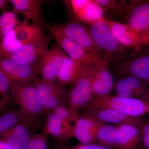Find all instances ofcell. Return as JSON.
I'll return each mask as SVG.
<instances>
[{
    "label": "cell",
    "instance_id": "cell-1",
    "mask_svg": "<svg viewBox=\"0 0 149 149\" xmlns=\"http://www.w3.org/2000/svg\"><path fill=\"white\" fill-rule=\"evenodd\" d=\"M95 42L104 52L103 60L108 64H118L125 61L129 50L123 47L113 36L104 18L90 25Z\"/></svg>",
    "mask_w": 149,
    "mask_h": 149
},
{
    "label": "cell",
    "instance_id": "cell-2",
    "mask_svg": "<svg viewBox=\"0 0 149 149\" xmlns=\"http://www.w3.org/2000/svg\"><path fill=\"white\" fill-rule=\"evenodd\" d=\"M91 108H104L114 109L130 117H143L149 114V104L142 99L123 97L109 94L93 96L85 109Z\"/></svg>",
    "mask_w": 149,
    "mask_h": 149
},
{
    "label": "cell",
    "instance_id": "cell-3",
    "mask_svg": "<svg viewBox=\"0 0 149 149\" xmlns=\"http://www.w3.org/2000/svg\"><path fill=\"white\" fill-rule=\"evenodd\" d=\"M10 96L14 102L23 114L34 118H40L45 111L38 97L33 83H15L10 80Z\"/></svg>",
    "mask_w": 149,
    "mask_h": 149
},
{
    "label": "cell",
    "instance_id": "cell-4",
    "mask_svg": "<svg viewBox=\"0 0 149 149\" xmlns=\"http://www.w3.org/2000/svg\"><path fill=\"white\" fill-rule=\"evenodd\" d=\"M33 83L46 113H49L59 107L68 106L70 91L57 81H47L37 77Z\"/></svg>",
    "mask_w": 149,
    "mask_h": 149
},
{
    "label": "cell",
    "instance_id": "cell-5",
    "mask_svg": "<svg viewBox=\"0 0 149 149\" xmlns=\"http://www.w3.org/2000/svg\"><path fill=\"white\" fill-rule=\"evenodd\" d=\"M44 27L50 30L56 43L68 56L83 67L86 68L98 64L108 65L102 59L91 53L65 36L53 25L46 22Z\"/></svg>",
    "mask_w": 149,
    "mask_h": 149
},
{
    "label": "cell",
    "instance_id": "cell-6",
    "mask_svg": "<svg viewBox=\"0 0 149 149\" xmlns=\"http://www.w3.org/2000/svg\"><path fill=\"white\" fill-rule=\"evenodd\" d=\"M46 120L45 132L56 140L64 142L74 137L75 118L67 106L58 107L49 113Z\"/></svg>",
    "mask_w": 149,
    "mask_h": 149
},
{
    "label": "cell",
    "instance_id": "cell-7",
    "mask_svg": "<svg viewBox=\"0 0 149 149\" xmlns=\"http://www.w3.org/2000/svg\"><path fill=\"white\" fill-rule=\"evenodd\" d=\"M70 91L68 108L72 116L76 118L79 111L85 109L93 97L91 73L88 68H85L82 74Z\"/></svg>",
    "mask_w": 149,
    "mask_h": 149
},
{
    "label": "cell",
    "instance_id": "cell-8",
    "mask_svg": "<svg viewBox=\"0 0 149 149\" xmlns=\"http://www.w3.org/2000/svg\"><path fill=\"white\" fill-rule=\"evenodd\" d=\"M53 25L65 36L103 59V51L95 42L90 27L82 22L75 21Z\"/></svg>",
    "mask_w": 149,
    "mask_h": 149
},
{
    "label": "cell",
    "instance_id": "cell-9",
    "mask_svg": "<svg viewBox=\"0 0 149 149\" xmlns=\"http://www.w3.org/2000/svg\"><path fill=\"white\" fill-rule=\"evenodd\" d=\"M106 21L113 36L128 50L138 52L149 45L148 36L137 32L125 23L107 19Z\"/></svg>",
    "mask_w": 149,
    "mask_h": 149
},
{
    "label": "cell",
    "instance_id": "cell-10",
    "mask_svg": "<svg viewBox=\"0 0 149 149\" xmlns=\"http://www.w3.org/2000/svg\"><path fill=\"white\" fill-rule=\"evenodd\" d=\"M66 56L58 44L54 43L36 64L37 74L41 75L43 80L57 81Z\"/></svg>",
    "mask_w": 149,
    "mask_h": 149
},
{
    "label": "cell",
    "instance_id": "cell-11",
    "mask_svg": "<svg viewBox=\"0 0 149 149\" xmlns=\"http://www.w3.org/2000/svg\"><path fill=\"white\" fill-rule=\"evenodd\" d=\"M51 38L45 35L39 40L25 45L16 52L11 54L9 58L19 64L32 65L37 64L49 50Z\"/></svg>",
    "mask_w": 149,
    "mask_h": 149
},
{
    "label": "cell",
    "instance_id": "cell-12",
    "mask_svg": "<svg viewBox=\"0 0 149 149\" xmlns=\"http://www.w3.org/2000/svg\"><path fill=\"white\" fill-rule=\"evenodd\" d=\"M104 123L87 111L79 113L74 120V137L81 144H95L97 133Z\"/></svg>",
    "mask_w": 149,
    "mask_h": 149
},
{
    "label": "cell",
    "instance_id": "cell-13",
    "mask_svg": "<svg viewBox=\"0 0 149 149\" xmlns=\"http://www.w3.org/2000/svg\"><path fill=\"white\" fill-rule=\"evenodd\" d=\"M114 68L120 76H133L149 85V53L125 60L116 64Z\"/></svg>",
    "mask_w": 149,
    "mask_h": 149
},
{
    "label": "cell",
    "instance_id": "cell-14",
    "mask_svg": "<svg viewBox=\"0 0 149 149\" xmlns=\"http://www.w3.org/2000/svg\"><path fill=\"white\" fill-rule=\"evenodd\" d=\"M36 65L19 64L10 59L0 58V69L10 80L15 83L33 82L38 75Z\"/></svg>",
    "mask_w": 149,
    "mask_h": 149
},
{
    "label": "cell",
    "instance_id": "cell-15",
    "mask_svg": "<svg viewBox=\"0 0 149 149\" xmlns=\"http://www.w3.org/2000/svg\"><path fill=\"white\" fill-rule=\"evenodd\" d=\"M91 73L93 96H102L110 94L114 88L113 76L108 65L98 64L88 67Z\"/></svg>",
    "mask_w": 149,
    "mask_h": 149
},
{
    "label": "cell",
    "instance_id": "cell-16",
    "mask_svg": "<svg viewBox=\"0 0 149 149\" xmlns=\"http://www.w3.org/2000/svg\"><path fill=\"white\" fill-rule=\"evenodd\" d=\"M147 85L136 77L126 75L120 76L115 82L113 90L116 93V95L146 101L149 91Z\"/></svg>",
    "mask_w": 149,
    "mask_h": 149
},
{
    "label": "cell",
    "instance_id": "cell-17",
    "mask_svg": "<svg viewBox=\"0 0 149 149\" xmlns=\"http://www.w3.org/2000/svg\"><path fill=\"white\" fill-rule=\"evenodd\" d=\"M13 6L12 11L21 14L33 24L44 26L46 23L42 12L45 1L42 0H9Z\"/></svg>",
    "mask_w": 149,
    "mask_h": 149
},
{
    "label": "cell",
    "instance_id": "cell-18",
    "mask_svg": "<svg viewBox=\"0 0 149 149\" xmlns=\"http://www.w3.org/2000/svg\"><path fill=\"white\" fill-rule=\"evenodd\" d=\"M125 24L137 32L147 36L146 32L149 28V0L137 1L127 13Z\"/></svg>",
    "mask_w": 149,
    "mask_h": 149
},
{
    "label": "cell",
    "instance_id": "cell-19",
    "mask_svg": "<svg viewBox=\"0 0 149 149\" xmlns=\"http://www.w3.org/2000/svg\"><path fill=\"white\" fill-rule=\"evenodd\" d=\"M85 110L89 112L98 120L103 123L133 124L140 128L144 120V118L130 117L120 112L109 108H91Z\"/></svg>",
    "mask_w": 149,
    "mask_h": 149
},
{
    "label": "cell",
    "instance_id": "cell-20",
    "mask_svg": "<svg viewBox=\"0 0 149 149\" xmlns=\"http://www.w3.org/2000/svg\"><path fill=\"white\" fill-rule=\"evenodd\" d=\"M37 128L27 123H19L1 135L0 140L14 149H24L33 135L32 130Z\"/></svg>",
    "mask_w": 149,
    "mask_h": 149
},
{
    "label": "cell",
    "instance_id": "cell-21",
    "mask_svg": "<svg viewBox=\"0 0 149 149\" xmlns=\"http://www.w3.org/2000/svg\"><path fill=\"white\" fill-rule=\"evenodd\" d=\"M24 123L38 128L40 118L27 116L18 111L10 110L0 116V136L19 123Z\"/></svg>",
    "mask_w": 149,
    "mask_h": 149
},
{
    "label": "cell",
    "instance_id": "cell-22",
    "mask_svg": "<svg viewBox=\"0 0 149 149\" xmlns=\"http://www.w3.org/2000/svg\"><path fill=\"white\" fill-rule=\"evenodd\" d=\"M119 134V149H137L141 146L140 128L133 124L116 125Z\"/></svg>",
    "mask_w": 149,
    "mask_h": 149
},
{
    "label": "cell",
    "instance_id": "cell-23",
    "mask_svg": "<svg viewBox=\"0 0 149 149\" xmlns=\"http://www.w3.org/2000/svg\"><path fill=\"white\" fill-rule=\"evenodd\" d=\"M29 20L24 18L14 29L17 39L23 45L29 44L44 37L45 27L35 24H29Z\"/></svg>",
    "mask_w": 149,
    "mask_h": 149
},
{
    "label": "cell",
    "instance_id": "cell-24",
    "mask_svg": "<svg viewBox=\"0 0 149 149\" xmlns=\"http://www.w3.org/2000/svg\"><path fill=\"white\" fill-rule=\"evenodd\" d=\"M84 69L85 68L66 56L59 72L57 81L64 87L74 85Z\"/></svg>",
    "mask_w": 149,
    "mask_h": 149
},
{
    "label": "cell",
    "instance_id": "cell-25",
    "mask_svg": "<svg viewBox=\"0 0 149 149\" xmlns=\"http://www.w3.org/2000/svg\"><path fill=\"white\" fill-rule=\"evenodd\" d=\"M119 134L116 125L104 123L96 135L95 144L107 148H118Z\"/></svg>",
    "mask_w": 149,
    "mask_h": 149
},
{
    "label": "cell",
    "instance_id": "cell-26",
    "mask_svg": "<svg viewBox=\"0 0 149 149\" xmlns=\"http://www.w3.org/2000/svg\"><path fill=\"white\" fill-rule=\"evenodd\" d=\"M104 12L96 0H89L80 22L91 25L104 18Z\"/></svg>",
    "mask_w": 149,
    "mask_h": 149
},
{
    "label": "cell",
    "instance_id": "cell-27",
    "mask_svg": "<svg viewBox=\"0 0 149 149\" xmlns=\"http://www.w3.org/2000/svg\"><path fill=\"white\" fill-rule=\"evenodd\" d=\"M23 46L17 39L14 29L12 30L6 35L0 43V58H6L19 50Z\"/></svg>",
    "mask_w": 149,
    "mask_h": 149
},
{
    "label": "cell",
    "instance_id": "cell-28",
    "mask_svg": "<svg viewBox=\"0 0 149 149\" xmlns=\"http://www.w3.org/2000/svg\"><path fill=\"white\" fill-rule=\"evenodd\" d=\"M103 9L104 13L113 11L116 14L122 15L128 13L138 1H130L127 3L125 1H118L113 0H96Z\"/></svg>",
    "mask_w": 149,
    "mask_h": 149
},
{
    "label": "cell",
    "instance_id": "cell-29",
    "mask_svg": "<svg viewBox=\"0 0 149 149\" xmlns=\"http://www.w3.org/2000/svg\"><path fill=\"white\" fill-rule=\"evenodd\" d=\"M20 22L13 11H4L0 16V43L9 32L16 28Z\"/></svg>",
    "mask_w": 149,
    "mask_h": 149
},
{
    "label": "cell",
    "instance_id": "cell-30",
    "mask_svg": "<svg viewBox=\"0 0 149 149\" xmlns=\"http://www.w3.org/2000/svg\"><path fill=\"white\" fill-rule=\"evenodd\" d=\"M71 10L75 22H80L83 16L89 0H71L64 1Z\"/></svg>",
    "mask_w": 149,
    "mask_h": 149
},
{
    "label": "cell",
    "instance_id": "cell-31",
    "mask_svg": "<svg viewBox=\"0 0 149 149\" xmlns=\"http://www.w3.org/2000/svg\"><path fill=\"white\" fill-rule=\"evenodd\" d=\"M24 149H48L47 139L45 134H33Z\"/></svg>",
    "mask_w": 149,
    "mask_h": 149
},
{
    "label": "cell",
    "instance_id": "cell-32",
    "mask_svg": "<svg viewBox=\"0 0 149 149\" xmlns=\"http://www.w3.org/2000/svg\"><path fill=\"white\" fill-rule=\"evenodd\" d=\"M0 93L3 98L8 102L10 98V79L0 69Z\"/></svg>",
    "mask_w": 149,
    "mask_h": 149
},
{
    "label": "cell",
    "instance_id": "cell-33",
    "mask_svg": "<svg viewBox=\"0 0 149 149\" xmlns=\"http://www.w3.org/2000/svg\"><path fill=\"white\" fill-rule=\"evenodd\" d=\"M141 146L143 149H149V119H145L140 127Z\"/></svg>",
    "mask_w": 149,
    "mask_h": 149
},
{
    "label": "cell",
    "instance_id": "cell-34",
    "mask_svg": "<svg viewBox=\"0 0 149 149\" xmlns=\"http://www.w3.org/2000/svg\"><path fill=\"white\" fill-rule=\"evenodd\" d=\"M67 149H112L110 148H107L102 146H99L95 144H87L84 145L81 144V145L72 148Z\"/></svg>",
    "mask_w": 149,
    "mask_h": 149
},
{
    "label": "cell",
    "instance_id": "cell-35",
    "mask_svg": "<svg viewBox=\"0 0 149 149\" xmlns=\"http://www.w3.org/2000/svg\"><path fill=\"white\" fill-rule=\"evenodd\" d=\"M8 3H9V0H0V9L4 12Z\"/></svg>",
    "mask_w": 149,
    "mask_h": 149
},
{
    "label": "cell",
    "instance_id": "cell-36",
    "mask_svg": "<svg viewBox=\"0 0 149 149\" xmlns=\"http://www.w3.org/2000/svg\"><path fill=\"white\" fill-rule=\"evenodd\" d=\"M8 102L5 100L4 99L1 98L0 96V110H3L5 109L7 105Z\"/></svg>",
    "mask_w": 149,
    "mask_h": 149
},
{
    "label": "cell",
    "instance_id": "cell-37",
    "mask_svg": "<svg viewBox=\"0 0 149 149\" xmlns=\"http://www.w3.org/2000/svg\"><path fill=\"white\" fill-rule=\"evenodd\" d=\"M0 149H14L4 141L0 140Z\"/></svg>",
    "mask_w": 149,
    "mask_h": 149
},
{
    "label": "cell",
    "instance_id": "cell-38",
    "mask_svg": "<svg viewBox=\"0 0 149 149\" xmlns=\"http://www.w3.org/2000/svg\"><path fill=\"white\" fill-rule=\"evenodd\" d=\"M146 101L149 104V91L148 95H147L146 97Z\"/></svg>",
    "mask_w": 149,
    "mask_h": 149
},
{
    "label": "cell",
    "instance_id": "cell-39",
    "mask_svg": "<svg viewBox=\"0 0 149 149\" xmlns=\"http://www.w3.org/2000/svg\"><path fill=\"white\" fill-rule=\"evenodd\" d=\"M146 35L147 36H148L149 37V29H148V31H147L146 32Z\"/></svg>",
    "mask_w": 149,
    "mask_h": 149
}]
</instances>
